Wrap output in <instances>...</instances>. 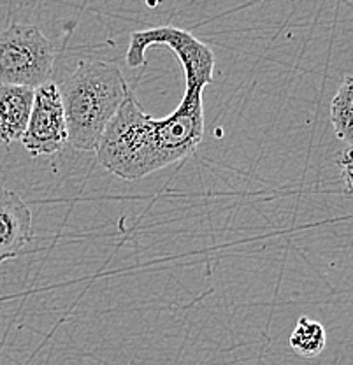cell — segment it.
<instances>
[{"instance_id": "cell-1", "label": "cell", "mask_w": 353, "mask_h": 365, "mask_svg": "<svg viewBox=\"0 0 353 365\" xmlns=\"http://www.w3.org/2000/svg\"><path fill=\"white\" fill-rule=\"evenodd\" d=\"M183 76V98L164 118L148 116L134 90L127 95L95 151L106 170L125 181L143 180L197 150L206 127L203 91L213 81L200 76Z\"/></svg>"}, {"instance_id": "cell-2", "label": "cell", "mask_w": 353, "mask_h": 365, "mask_svg": "<svg viewBox=\"0 0 353 365\" xmlns=\"http://www.w3.org/2000/svg\"><path fill=\"white\" fill-rule=\"evenodd\" d=\"M69 143L76 150L97 151L101 137L132 88L115 63L83 60L58 86Z\"/></svg>"}, {"instance_id": "cell-3", "label": "cell", "mask_w": 353, "mask_h": 365, "mask_svg": "<svg viewBox=\"0 0 353 365\" xmlns=\"http://www.w3.org/2000/svg\"><path fill=\"white\" fill-rule=\"evenodd\" d=\"M55 46L36 25L11 23L0 32V85L37 90L49 81Z\"/></svg>"}, {"instance_id": "cell-4", "label": "cell", "mask_w": 353, "mask_h": 365, "mask_svg": "<svg viewBox=\"0 0 353 365\" xmlns=\"http://www.w3.org/2000/svg\"><path fill=\"white\" fill-rule=\"evenodd\" d=\"M69 143L66 111L56 83L48 81L36 90L32 113L21 144L32 157L53 155Z\"/></svg>"}, {"instance_id": "cell-5", "label": "cell", "mask_w": 353, "mask_h": 365, "mask_svg": "<svg viewBox=\"0 0 353 365\" xmlns=\"http://www.w3.org/2000/svg\"><path fill=\"white\" fill-rule=\"evenodd\" d=\"M32 239V211L16 192L0 185V264L24 253Z\"/></svg>"}, {"instance_id": "cell-6", "label": "cell", "mask_w": 353, "mask_h": 365, "mask_svg": "<svg viewBox=\"0 0 353 365\" xmlns=\"http://www.w3.org/2000/svg\"><path fill=\"white\" fill-rule=\"evenodd\" d=\"M36 90L0 85V143L11 146L21 140L34 106Z\"/></svg>"}, {"instance_id": "cell-7", "label": "cell", "mask_w": 353, "mask_h": 365, "mask_svg": "<svg viewBox=\"0 0 353 365\" xmlns=\"http://www.w3.org/2000/svg\"><path fill=\"white\" fill-rule=\"evenodd\" d=\"M330 123L337 139L353 148V74L341 81L330 102Z\"/></svg>"}, {"instance_id": "cell-8", "label": "cell", "mask_w": 353, "mask_h": 365, "mask_svg": "<svg viewBox=\"0 0 353 365\" xmlns=\"http://www.w3.org/2000/svg\"><path fill=\"white\" fill-rule=\"evenodd\" d=\"M325 344H327V334H325L324 325L307 317L299 318L297 325L288 339L292 351L302 359L318 356L325 349Z\"/></svg>"}, {"instance_id": "cell-9", "label": "cell", "mask_w": 353, "mask_h": 365, "mask_svg": "<svg viewBox=\"0 0 353 365\" xmlns=\"http://www.w3.org/2000/svg\"><path fill=\"white\" fill-rule=\"evenodd\" d=\"M336 163L339 167L344 193L353 199V148L347 146L343 151H339Z\"/></svg>"}]
</instances>
